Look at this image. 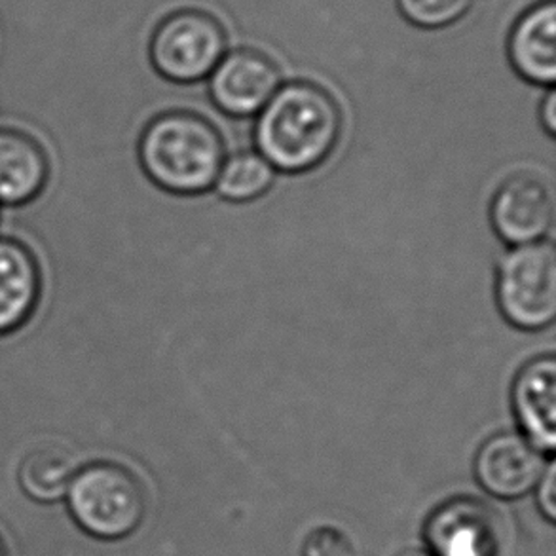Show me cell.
I'll list each match as a JSON object with an SVG mask.
<instances>
[{
	"label": "cell",
	"instance_id": "cell-1",
	"mask_svg": "<svg viewBox=\"0 0 556 556\" xmlns=\"http://www.w3.org/2000/svg\"><path fill=\"white\" fill-rule=\"evenodd\" d=\"M344 114L332 93L309 80L283 83L256 114V152L287 175L324 166L339 147Z\"/></svg>",
	"mask_w": 556,
	"mask_h": 556
},
{
	"label": "cell",
	"instance_id": "cell-5",
	"mask_svg": "<svg viewBox=\"0 0 556 556\" xmlns=\"http://www.w3.org/2000/svg\"><path fill=\"white\" fill-rule=\"evenodd\" d=\"M228 52V37L215 15L195 8L177 10L154 27L149 60L162 78L175 84L207 80Z\"/></svg>",
	"mask_w": 556,
	"mask_h": 556
},
{
	"label": "cell",
	"instance_id": "cell-10",
	"mask_svg": "<svg viewBox=\"0 0 556 556\" xmlns=\"http://www.w3.org/2000/svg\"><path fill=\"white\" fill-rule=\"evenodd\" d=\"M511 405L522 435L538 451L556 446V357L540 355L520 367L511 388Z\"/></svg>",
	"mask_w": 556,
	"mask_h": 556
},
{
	"label": "cell",
	"instance_id": "cell-19",
	"mask_svg": "<svg viewBox=\"0 0 556 556\" xmlns=\"http://www.w3.org/2000/svg\"><path fill=\"white\" fill-rule=\"evenodd\" d=\"M540 121L545 131L551 137L556 136V91L555 88H547L540 105Z\"/></svg>",
	"mask_w": 556,
	"mask_h": 556
},
{
	"label": "cell",
	"instance_id": "cell-9",
	"mask_svg": "<svg viewBox=\"0 0 556 556\" xmlns=\"http://www.w3.org/2000/svg\"><path fill=\"white\" fill-rule=\"evenodd\" d=\"M543 471V452L515 431H502L486 439L475 458L477 481L500 500L527 496L542 479Z\"/></svg>",
	"mask_w": 556,
	"mask_h": 556
},
{
	"label": "cell",
	"instance_id": "cell-11",
	"mask_svg": "<svg viewBox=\"0 0 556 556\" xmlns=\"http://www.w3.org/2000/svg\"><path fill=\"white\" fill-rule=\"evenodd\" d=\"M513 71L527 83L553 88L556 83V2L540 0L515 22L507 37Z\"/></svg>",
	"mask_w": 556,
	"mask_h": 556
},
{
	"label": "cell",
	"instance_id": "cell-3",
	"mask_svg": "<svg viewBox=\"0 0 556 556\" xmlns=\"http://www.w3.org/2000/svg\"><path fill=\"white\" fill-rule=\"evenodd\" d=\"M65 504L84 534L101 542H118L136 534L143 525L147 492L128 467L91 462L76 469Z\"/></svg>",
	"mask_w": 556,
	"mask_h": 556
},
{
	"label": "cell",
	"instance_id": "cell-12",
	"mask_svg": "<svg viewBox=\"0 0 556 556\" xmlns=\"http://www.w3.org/2000/svg\"><path fill=\"white\" fill-rule=\"evenodd\" d=\"M42 268L33 249L0 236V339L29 324L42 299Z\"/></svg>",
	"mask_w": 556,
	"mask_h": 556
},
{
	"label": "cell",
	"instance_id": "cell-18",
	"mask_svg": "<svg viewBox=\"0 0 556 556\" xmlns=\"http://www.w3.org/2000/svg\"><path fill=\"white\" fill-rule=\"evenodd\" d=\"M540 507L542 513L547 519L553 522L556 519V469L555 464H549L543 471L542 479H540Z\"/></svg>",
	"mask_w": 556,
	"mask_h": 556
},
{
	"label": "cell",
	"instance_id": "cell-16",
	"mask_svg": "<svg viewBox=\"0 0 556 556\" xmlns=\"http://www.w3.org/2000/svg\"><path fill=\"white\" fill-rule=\"evenodd\" d=\"M399 14L418 29L435 30L451 27L464 20L475 0H395Z\"/></svg>",
	"mask_w": 556,
	"mask_h": 556
},
{
	"label": "cell",
	"instance_id": "cell-7",
	"mask_svg": "<svg viewBox=\"0 0 556 556\" xmlns=\"http://www.w3.org/2000/svg\"><path fill=\"white\" fill-rule=\"evenodd\" d=\"M283 84V73L270 55L255 48H236L226 52L207 78L213 105L232 118H251Z\"/></svg>",
	"mask_w": 556,
	"mask_h": 556
},
{
	"label": "cell",
	"instance_id": "cell-15",
	"mask_svg": "<svg viewBox=\"0 0 556 556\" xmlns=\"http://www.w3.org/2000/svg\"><path fill=\"white\" fill-rule=\"evenodd\" d=\"M274 179L276 169L258 152L241 151L225 159L215 187L228 202L248 203L266 194Z\"/></svg>",
	"mask_w": 556,
	"mask_h": 556
},
{
	"label": "cell",
	"instance_id": "cell-21",
	"mask_svg": "<svg viewBox=\"0 0 556 556\" xmlns=\"http://www.w3.org/2000/svg\"><path fill=\"white\" fill-rule=\"evenodd\" d=\"M0 556H10L7 549V543L2 542V538H0Z\"/></svg>",
	"mask_w": 556,
	"mask_h": 556
},
{
	"label": "cell",
	"instance_id": "cell-14",
	"mask_svg": "<svg viewBox=\"0 0 556 556\" xmlns=\"http://www.w3.org/2000/svg\"><path fill=\"white\" fill-rule=\"evenodd\" d=\"M76 466L73 454L61 444H40L23 456L17 482L23 494L37 504H58L65 500Z\"/></svg>",
	"mask_w": 556,
	"mask_h": 556
},
{
	"label": "cell",
	"instance_id": "cell-4",
	"mask_svg": "<svg viewBox=\"0 0 556 556\" xmlns=\"http://www.w3.org/2000/svg\"><path fill=\"white\" fill-rule=\"evenodd\" d=\"M502 316L520 331H542L556 317V251L551 241L517 245L496 271Z\"/></svg>",
	"mask_w": 556,
	"mask_h": 556
},
{
	"label": "cell",
	"instance_id": "cell-13",
	"mask_svg": "<svg viewBox=\"0 0 556 556\" xmlns=\"http://www.w3.org/2000/svg\"><path fill=\"white\" fill-rule=\"evenodd\" d=\"M52 175L45 144L15 128H0V205L22 207L45 192Z\"/></svg>",
	"mask_w": 556,
	"mask_h": 556
},
{
	"label": "cell",
	"instance_id": "cell-8",
	"mask_svg": "<svg viewBox=\"0 0 556 556\" xmlns=\"http://www.w3.org/2000/svg\"><path fill=\"white\" fill-rule=\"evenodd\" d=\"M490 223L507 245L545 240L555 225V194L540 175L517 174L497 188L490 203Z\"/></svg>",
	"mask_w": 556,
	"mask_h": 556
},
{
	"label": "cell",
	"instance_id": "cell-2",
	"mask_svg": "<svg viewBox=\"0 0 556 556\" xmlns=\"http://www.w3.org/2000/svg\"><path fill=\"white\" fill-rule=\"evenodd\" d=\"M137 156L156 187L169 194L198 195L215 187L225 164V139L210 118L175 109L144 126Z\"/></svg>",
	"mask_w": 556,
	"mask_h": 556
},
{
	"label": "cell",
	"instance_id": "cell-20",
	"mask_svg": "<svg viewBox=\"0 0 556 556\" xmlns=\"http://www.w3.org/2000/svg\"><path fill=\"white\" fill-rule=\"evenodd\" d=\"M397 556H431L428 553V549H416V547H413V549H405L401 551Z\"/></svg>",
	"mask_w": 556,
	"mask_h": 556
},
{
	"label": "cell",
	"instance_id": "cell-17",
	"mask_svg": "<svg viewBox=\"0 0 556 556\" xmlns=\"http://www.w3.org/2000/svg\"><path fill=\"white\" fill-rule=\"evenodd\" d=\"M302 556H355L346 535L334 528H319L308 535Z\"/></svg>",
	"mask_w": 556,
	"mask_h": 556
},
{
	"label": "cell",
	"instance_id": "cell-6",
	"mask_svg": "<svg viewBox=\"0 0 556 556\" xmlns=\"http://www.w3.org/2000/svg\"><path fill=\"white\" fill-rule=\"evenodd\" d=\"M431 556H500L504 527L497 513L477 497L458 496L439 505L424 528Z\"/></svg>",
	"mask_w": 556,
	"mask_h": 556
}]
</instances>
